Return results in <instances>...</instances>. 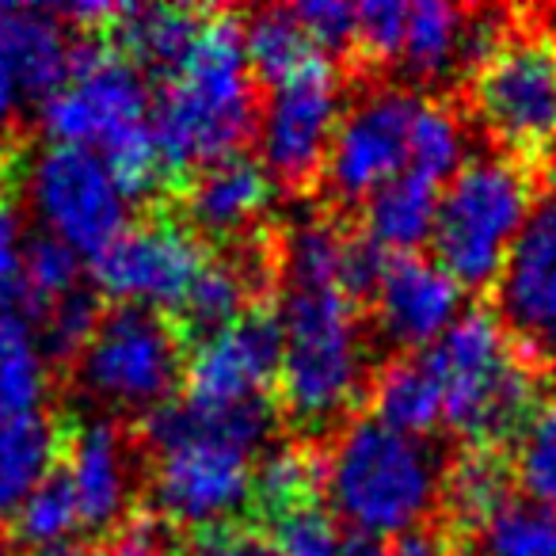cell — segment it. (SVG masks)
<instances>
[{
	"mask_svg": "<svg viewBox=\"0 0 556 556\" xmlns=\"http://www.w3.org/2000/svg\"><path fill=\"white\" fill-rule=\"evenodd\" d=\"M260 123V88L244 58V12L210 9L199 42L156 85L149 130L172 176V191L210 161L244 153Z\"/></svg>",
	"mask_w": 556,
	"mask_h": 556,
	"instance_id": "cell-1",
	"label": "cell"
},
{
	"mask_svg": "<svg viewBox=\"0 0 556 556\" xmlns=\"http://www.w3.org/2000/svg\"><path fill=\"white\" fill-rule=\"evenodd\" d=\"M419 355L439 378L442 424L472 450L510 454L545 404V355L484 305L465 309Z\"/></svg>",
	"mask_w": 556,
	"mask_h": 556,
	"instance_id": "cell-2",
	"label": "cell"
},
{
	"mask_svg": "<svg viewBox=\"0 0 556 556\" xmlns=\"http://www.w3.org/2000/svg\"><path fill=\"white\" fill-rule=\"evenodd\" d=\"M275 309L282 325V358L270 389L278 419L302 434L340 431L370 389L358 305L340 290H282Z\"/></svg>",
	"mask_w": 556,
	"mask_h": 556,
	"instance_id": "cell-3",
	"label": "cell"
},
{
	"mask_svg": "<svg viewBox=\"0 0 556 556\" xmlns=\"http://www.w3.org/2000/svg\"><path fill=\"white\" fill-rule=\"evenodd\" d=\"M325 465L328 510L348 530L389 541L431 522V510H439L446 477L439 450L374 416L348 419L325 450Z\"/></svg>",
	"mask_w": 556,
	"mask_h": 556,
	"instance_id": "cell-4",
	"label": "cell"
},
{
	"mask_svg": "<svg viewBox=\"0 0 556 556\" xmlns=\"http://www.w3.org/2000/svg\"><path fill=\"white\" fill-rule=\"evenodd\" d=\"M533 206L538 172L507 153L469 156L439 194V217L431 232L434 263L465 294L495 287Z\"/></svg>",
	"mask_w": 556,
	"mask_h": 556,
	"instance_id": "cell-5",
	"label": "cell"
},
{
	"mask_svg": "<svg viewBox=\"0 0 556 556\" xmlns=\"http://www.w3.org/2000/svg\"><path fill=\"white\" fill-rule=\"evenodd\" d=\"M477 123L500 153L526 168H548L556 141V31L510 27L492 58L469 77Z\"/></svg>",
	"mask_w": 556,
	"mask_h": 556,
	"instance_id": "cell-6",
	"label": "cell"
},
{
	"mask_svg": "<svg viewBox=\"0 0 556 556\" xmlns=\"http://www.w3.org/2000/svg\"><path fill=\"white\" fill-rule=\"evenodd\" d=\"M187 343L168 313L108 305L92 343L77 358V378L92 401L123 416H153L184 386Z\"/></svg>",
	"mask_w": 556,
	"mask_h": 556,
	"instance_id": "cell-7",
	"label": "cell"
},
{
	"mask_svg": "<svg viewBox=\"0 0 556 556\" xmlns=\"http://www.w3.org/2000/svg\"><path fill=\"white\" fill-rule=\"evenodd\" d=\"M146 73L118 54V47L103 35H80L73 42L70 77L58 92L42 100V126L54 146H80L100 153L126 130L149 123Z\"/></svg>",
	"mask_w": 556,
	"mask_h": 556,
	"instance_id": "cell-8",
	"label": "cell"
},
{
	"mask_svg": "<svg viewBox=\"0 0 556 556\" xmlns=\"http://www.w3.org/2000/svg\"><path fill=\"white\" fill-rule=\"evenodd\" d=\"M24 187L42 232L70 244L85 260L100 255L130 225V202L92 149L50 141L27 164Z\"/></svg>",
	"mask_w": 556,
	"mask_h": 556,
	"instance_id": "cell-9",
	"label": "cell"
},
{
	"mask_svg": "<svg viewBox=\"0 0 556 556\" xmlns=\"http://www.w3.org/2000/svg\"><path fill=\"white\" fill-rule=\"evenodd\" d=\"M210 244L199 240L176 214H149L130 222L100 255L88 260L92 290L111 305L172 313L191 290L206 263Z\"/></svg>",
	"mask_w": 556,
	"mask_h": 556,
	"instance_id": "cell-10",
	"label": "cell"
},
{
	"mask_svg": "<svg viewBox=\"0 0 556 556\" xmlns=\"http://www.w3.org/2000/svg\"><path fill=\"white\" fill-rule=\"evenodd\" d=\"M255 457L217 439H179L153 450L149 492L153 515L172 530H214L237 522L252 500Z\"/></svg>",
	"mask_w": 556,
	"mask_h": 556,
	"instance_id": "cell-11",
	"label": "cell"
},
{
	"mask_svg": "<svg viewBox=\"0 0 556 556\" xmlns=\"http://www.w3.org/2000/svg\"><path fill=\"white\" fill-rule=\"evenodd\" d=\"M340 118L343 85L336 62L267 92V100L260 103L255 138H260V164L275 179V187L305 191L320 184Z\"/></svg>",
	"mask_w": 556,
	"mask_h": 556,
	"instance_id": "cell-12",
	"label": "cell"
},
{
	"mask_svg": "<svg viewBox=\"0 0 556 556\" xmlns=\"http://www.w3.org/2000/svg\"><path fill=\"white\" fill-rule=\"evenodd\" d=\"M424 96L408 88H374L340 118L325 164V191L336 206H363L381 184L408 168V138Z\"/></svg>",
	"mask_w": 556,
	"mask_h": 556,
	"instance_id": "cell-13",
	"label": "cell"
},
{
	"mask_svg": "<svg viewBox=\"0 0 556 556\" xmlns=\"http://www.w3.org/2000/svg\"><path fill=\"white\" fill-rule=\"evenodd\" d=\"M278 358H282V325L278 309L263 298L240 320L187 351L179 396L199 408H237L248 401H263L275 389Z\"/></svg>",
	"mask_w": 556,
	"mask_h": 556,
	"instance_id": "cell-14",
	"label": "cell"
},
{
	"mask_svg": "<svg viewBox=\"0 0 556 556\" xmlns=\"http://www.w3.org/2000/svg\"><path fill=\"white\" fill-rule=\"evenodd\" d=\"M179 222L206 244H244L260 232L263 214L275 202V179L260 156L229 153L184 176L172 191Z\"/></svg>",
	"mask_w": 556,
	"mask_h": 556,
	"instance_id": "cell-15",
	"label": "cell"
},
{
	"mask_svg": "<svg viewBox=\"0 0 556 556\" xmlns=\"http://www.w3.org/2000/svg\"><path fill=\"white\" fill-rule=\"evenodd\" d=\"M500 320L526 343L548 355L556 348V191L538 199L526 229L495 278Z\"/></svg>",
	"mask_w": 556,
	"mask_h": 556,
	"instance_id": "cell-16",
	"label": "cell"
},
{
	"mask_svg": "<svg viewBox=\"0 0 556 556\" xmlns=\"http://www.w3.org/2000/svg\"><path fill=\"white\" fill-rule=\"evenodd\" d=\"M465 290L427 255H386L370 294L374 325L404 355L427 351L457 317Z\"/></svg>",
	"mask_w": 556,
	"mask_h": 556,
	"instance_id": "cell-17",
	"label": "cell"
},
{
	"mask_svg": "<svg viewBox=\"0 0 556 556\" xmlns=\"http://www.w3.org/2000/svg\"><path fill=\"white\" fill-rule=\"evenodd\" d=\"M130 446L115 419H92L85 427H70L62 472L77 495L80 526L92 533H111L126 522L134 510L130 503Z\"/></svg>",
	"mask_w": 556,
	"mask_h": 556,
	"instance_id": "cell-18",
	"label": "cell"
},
{
	"mask_svg": "<svg viewBox=\"0 0 556 556\" xmlns=\"http://www.w3.org/2000/svg\"><path fill=\"white\" fill-rule=\"evenodd\" d=\"M515 477H510V454L500 450H472L462 446V454L446 465L442 477V526L457 541L462 556L472 548V541L484 533V526L515 500Z\"/></svg>",
	"mask_w": 556,
	"mask_h": 556,
	"instance_id": "cell-19",
	"label": "cell"
},
{
	"mask_svg": "<svg viewBox=\"0 0 556 556\" xmlns=\"http://www.w3.org/2000/svg\"><path fill=\"white\" fill-rule=\"evenodd\" d=\"M206 16L210 9H191V4H123L103 39L115 42L118 54H126L146 77L161 85L191 54Z\"/></svg>",
	"mask_w": 556,
	"mask_h": 556,
	"instance_id": "cell-20",
	"label": "cell"
},
{
	"mask_svg": "<svg viewBox=\"0 0 556 556\" xmlns=\"http://www.w3.org/2000/svg\"><path fill=\"white\" fill-rule=\"evenodd\" d=\"M442 184L404 168L396 179L381 184L358 214V237L381 255H419L431 244L434 217H439Z\"/></svg>",
	"mask_w": 556,
	"mask_h": 556,
	"instance_id": "cell-21",
	"label": "cell"
},
{
	"mask_svg": "<svg viewBox=\"0 0 556 556\" xmlns=\"http://www.w3.org/2000/svg\"><path fill=\"white\" fill-rule=\"evenodd\" d=\"M0 62L9 65L24 96H42L65 85L73 42L65 24L47 9H0Z\"/></svg>",
	"mask_w": 556,
	"mask_h": 556,
	"instance_id": "cell-22",
	"label": "cell"
},
{
	"mask_svg": "<svg viewBox=\"0 0 556 556\" xmlns=\"http://www.w3.org/2000/svg\"><path fill=\"white\" fill-rule=\"evenodd\" d=\"M70 427L47 412L0 419V522H9L20 503L62 469Z\"/></svg>",
	"mask_w": 556,
	"mask_h": 556,
	"instance_id": "cell-23",
	"label": "cell"
},
{
	"mask_svg": "<svg viewBox=\"0 0 556 556\" xmlns=\"http://www.w3.org/2000/svg\"><path fill=\"white\" fill-rule=\"evenodd\" d=\"M325 450L317 439H294L275 450H263L252 469V522H278L305 507L325 503Z\"/></svg>",
	"mask_w": 556,
	"mask_h": 556,
	"instance_id": "cell-24",
	"label": "cell"
},
{
	"mask_svg": "<svg viewBox=\"0 0 556 556\" xmlns=\"http://www.w3.org/2000/svg\"><path fill=\"white\" fill-rule=\"evenodd\" d=\"M244 58L255 88L267 92L309 77L320 65H332V58L305 35L290 9H263L244 16Z\"/></svg>",
	"mask_w": 556,
	"mask_h": 556,
	"instance_id": "cell-25",
	"label": "cell"
},
{
	"mask_svg": "<svg viewBox=\"0 0 556 556\" xmlns=\"http://www.w3.org/2000/svg\"><path fill=\"white\" fill-rule=\"evenodd\" d=\"M370 416L412 439H431L442 424V389L424 355H396L370 378Z\"/></svg>",
	"mask_w": 556,
	"mask_h": 556,
	"instance_id": "cell-26",
	"label": "cell"
},
{
	"mask_svg": "<svg viewBox=\"0 0 556 556\" xmlns=\"http://www.w3.org/2000/svg\"><path fill=\"white\" fill-rule=\"evenodd\" d=\"M462 31H465V9L446 4V0H419L408 4V27H404L401 65L419 85H439L454 77L457 58H462Z\"/></svg>",
	"mask_w": 556,
	"mask_h": 556,
	"instance_id": "cell-27",
	"label": "cell"
},
{
	"mask_svg": "<svg viewBox=\"0 0 556 556\" xmlns=\"http://www.w3.org/2000/svg\"><path fill=\"white\" fill-rule=\"evenodd\" d=\"M469 161L465 153V123L442 100H419L416 123L408 138V168L446 187Z\"/></svg>",
	"mask_w": 556,
	"mask_h": 556,
	"instance_id": "cell-28",
	"label": "cell"
},
{
	"mask_svg": "<svg viewBox=\"0 0 556 556\" xmlns=\"http://www.w3.org/2000/svg\"><path fill=\"white\" fill-rule=\"evenodd\" d=\"M9 522H12L16 545H24L27 553H42V548L65 545V541H73V533L85 530V526H80L77 495H73L70 477H65L62 469H58L50 480H42V484L20 503V510L9 518Z\"/></svg>",
	"mask_w": 556,
	"mask_h": 556,
	"instance_id": "cell-29",
	"label": "cell"
},
{
	"mask_svg": "<svg viewBox=\"0 0 556 556\" xmlns=\"http://www.w3.org/2000/svg\"><path fill=\"white\" fill-rule=\"evenodd\" d=\"M80 282V255L70 244H62L50 232L27 237L24 248V320H35L47 313V305H54L58 298L73 294Z\"/></svg>",
	"mask_w": 556,
	"mask_h": 556,
	"instance_id": "cell-30",
	"label": "cell"
},
{
	"mask_svg": "<svg viewBox=\"0 0 556 556\" xmlns=\"http://www.w3.org/2000/svg\"><path fill=\"white\" fill-rule=\"evenodd\" d=\"M477 556H556V510L538 507V503L515 500L484 526L472 541Z\"/></svg>",
	"mask_w": 556,
	"mask_h": 556,
	"instance_id": "cell-31",
	"label": "cell"
},
{
	"mask_svg": "<svg viewBox=\"0 0 556 556\" xmlns=\"http://www.w3.org/2000/svg\"><path fill=\"white\" fill-rule=\"evenodd\" d=\"M510 477L522 500L556 510V396L541 404L510 450Z\"/></svg>",
	"mask_w": 556,
	"mask_h": 556,
	"instance_id": "cell-32",
	"label": "cell"
},
{
	"mask_svg": "<svg viewBox=\"0 0 556 556\" xmlns=\"http://www.w3.org/2000/svg\"><path fill=\"white\" fill-rule=\"evenodd\" d=\"M103 298L96 294L92 287H77L73 294L58 298L54 305H47L35 325H39V348L47 358H58V363H77L85 355V348L92 343L96 328L103 320Z\"/></svg>",
	"mask_w": 556,
	"mask_h": 556,
	"instance_id": "cell-33",
	"label": "cell"
},
{
	"mask_svg": "<svg viewBox=\"0 0 556 556\" xmlns=\"http://www.w3.org/2000/svg\"><path fill=\"white\" fill-rule=\"evenodd\" d=\"M267 533L278 556H340L343 548V526L328 503L278 518L267 526Z\"/></svg>",
	"mask_w": 556,
	"mask_h": 556,
	"instance_id": "cell-34",
	"label": "cell"
},
{
	"mask_svg": "<svg viewBox=\"0 0 556 556\" xmlns=\"http://www.w3.org/2000/svg\"><path fill=\"white\" fill-rule=\"evenodd\" d=\"M404 27H408V4L396 0H366L355 9V50L366 65H393L404 47Z\"/></svg>",
	"mask_w": 556,
	"mask_h": 556,
	"instance_id": "cell-35",
	"label": "cell"
},
{
	"mask_svg": "<svg viewBox=\"0 0 556 556\" xmlns=\"http://www.w3.org/2000/svg\"><path fill=\"white\" fill-rule=\"evenodd\" d=\"M179 556H278L270 533L252 518L214 526V530L184 533Z\"/></svg>",
	"mask_w": 556,
	"mask_h": 556,
	"instance_id": "cell-36",
	"label": "cell"
},
{
	"mask_svg": "<svg viewBox=\"0 0 556 556\" xmlns=\"http://www.w3.org/2000/svg\"><path fill=\"white\" fill-rule=\"evenodd\" d=\"M24 217L20 206L0 191V305L24 317Z\"/></svg>",
	"mask_w": 556,
	"mask_h": 556,
	"instance_id": "cell-37",
	"label": "cell"
},
{
	"mask_svg": "<svg viewBox=\"0 0 556 556\" xmlns=\"http://www.w3.org/2000/svg\"><path fill=\"white\" fill-rule=\"evenodd\" d=\"M290 12L328 58L355 50V9L351 4H343V0H309V4H294Z\"/></svg>",
	"mask_w": 556,
	"mask_h": 556,
	"instance_id": "cell-38",
	"label": "cell"
},
{
	"mask_svg": "<svg viewBox=\"0 0 556 556\" xmlns=\"http://www.w3.org/2000/svg\"><path fill=\"white\" fill-rule=\"evenodd\" d=\"M389 556H462V548L442 522H424L389 538Z\"/></svg>",
	"mask_w": 556,
	"mask_h": 556,
	"instance_id": "cell-39",
	"label": "cell"
},
{
	"mask_svg": "<svg viewBox=\"0 0 556 556\" xmlns=\"http://www.w3.org/2000/svg\"><path fill=\"white\" fill-rule=\"evenodd\" d=\"M27 336H31V325H27L20 313L0 305V355H9V351L16 348V343H24Z\"/></svg>",
	"mask_w": 556,
	"mask_h": 556,
	"instance_id": "cell-40",
	"label": "cell"
},
{
	"mask_svg": "<svg viewBox=\"0 0 556 556\" xmlns=\"http://www.w3.org/2000/svg\"><path fill=\"white\" fill-rule=\"evenodd\" d=\"M20 100H24V92H20V85H16V77L9 73V65L0 62V130L16 118V111H20Z\"/></svg>",
	"mask_w": 556,
	"mask_h": 556,
	"instance_id": "cell-41",
	"label": "cell"
},
{
	"mask_svg": "<svg viewBox=\"0 0 556 556\" xmlns=\"http://www.w3.org/2000/svg\"><path fill=\"white\" fill-rule=\"evenodd\" d=\"M27 556H111V548L100 545V541H65V545L42 548V553H27Z\"/></svg>",
	"mask_w": 556,
	"mask_h": 556,
	"instance_id": "cell-42",
	"label": "cell"
}]
</instances>
